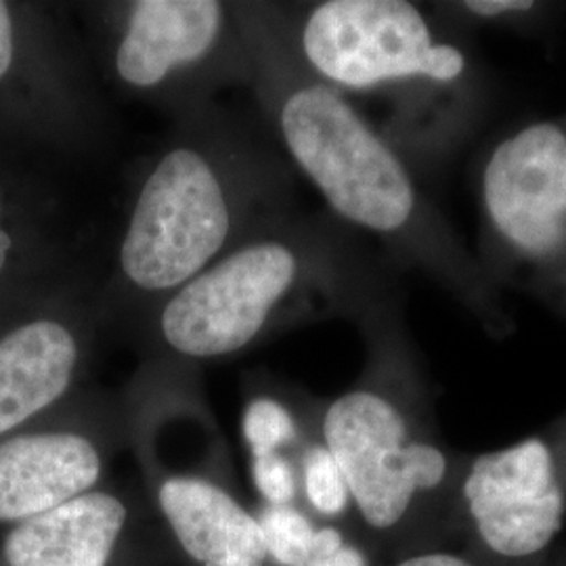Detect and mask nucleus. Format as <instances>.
I'll return each instance as SVG.
<instances>
[{
    "instance_id": "6",
    "label": "nucleus",
    "mask_w": 566,
    "mask_h": 566,
    "mask_svg": "<svg viewBox=\"0 0 566 566\" xmlns=\"http://www.w3.org/2000/svg\"><path fill=\"white\" fill-rule=\"evenodd\" d=\"M479 206L489 277L566 317V116L528 122L489 149Z\"/></svg>"
},
{
    "instance_id": "5",
    "label": "nucleus",
    "mask_w": 566,
    "mask_h": 566,
    "mask_svg": "<svg viewBox=\"0 0 566 566\" xmlns=\"http://www.w3.org/2000/svg\"><path fill=\"white\" fill-rule=\"evenodd\" d=\"M248 158L200 130L164 147L143 177L118 245L128 294L164 303L242 242L259 198Z\"/></svg>"
},
{
    "instance_id": "7",
    "label": "nucleus",
    "mask_w": 566,
    "mask_h": 566,
    "mask_svg": "<svg viewBox=\"0 0 566 566\" xmlns=\"http://www.w3.org/2000/svg\"><path fill=\"white\" fill-rule=\"evenodd\" d=\"M458 504L495 563L546 556L566 526V416L514 446L465 460Z\"/></svg>"
},
{
    "instance_id": "4",
    "label": "nucleus",
    "mask_w": 566,
    "mask_h": 566,
    "mask_svg": "<svg viewBox=\"0 0 566 566\" xmlns=\"http://www.w3.org/2000/svg\"><path fill=\"white\" fill-rule=\"evenodd\" d=\"M364 327L374 355L369 380L327 405L322 437L365 525L392 531L441 497L458 502L465 460L430 424L392 306Z\"/></svg>"
},
{
    "instance_id": "9",
    "label": "nucleus",
    "mask_w": 566,
    "mask_h": 566,
    "mask_svg": "<svg viewBox=\"0 0 566 566\" xmlns=\"http://www.w3.org/2000/svg\"><path fill=\"white\" fill-rule=\"evenodd\" d=\"M102 451L81 432L20 434L0 443V523L28 521L93 491Z\"/></svg>"
},
{
    "instance_id": "18",
    "label": "nucleus",
    "mask_w": 566,
    "mask_h": 566,
    "mask_svg": "<svg viewBox=\"0 0 566 566\" xmlns=\"http://www.w3.org/2000/svg\"><path fill=\"white\" fill-rule=\"evenodd\" d=\"M395 566H491L451 549H422L405 556Z\"/></svg>"
},
{
    "instance_id": "17",
    "label": "nucleus",
    "mask_w": 566,
    "mask_h": 566,
    "mask_svg": "<svg viewBox=\"0 0 566 566\" xmlns=\"http://www.w3.org/2000/svg\"><path fill=\"white\" fill-rule=\"evenodd\" d=\"M252 481L269 506H290L296 495V472L282 453L252 458Z\"/></svg>"
},
{
    "instance_id": "15",
    "label": "nucleus",
    "mask_w": 566,
    "mask_h": 566,
    "mask_svg": "<svg viewBox=\"0 0 566 566\" xmlns=\"http://www.w3.org/2000/svg\"><path fill=\"white\" fill-rule=\"evenodd\" d=\"M303 483L308 504L324 516H338L350 504L343 472L324 443L304 451Z\"/></svg>"
},
{
    "instance_id": "19",
    "label": "nucleus",
    "mask_w": 566,
    "mask_h": 566,
    "mask_svg": "<svg viewBox=\"0 0 566 566\" xmlns=\"http://www.w3.org/2000/svg\"><path fill=\"white\" fill-rule=\"evenodd\" d=\"M15 60V28L11 9L7 2H0V81L9 74Z\"/></svg>"
},
{
    "instance_id": "16",
    "label": "nucleus",
    "mask_w": 566,
    "mask_h": 566,
    "mask_svg": "<svg viewBox=\"0 0 566 566\" xmlns=\"http://www.w3.org/2000/svg\"><path fill=\"white\" fill-rule=\"evenodd\" d=\"M443 7L439 11L447 18L451 15L458 23L479 25H523L547 13L546 2L535 0H462Z\"/></svg>"
},
{
    "instance_id": "14",
    "label": "nucleus",
    "mask_w": 566,
    "mask_h": 566,
    "mask_svg": "<svg viewBox=\"0 0 566 566\" xmlns=\"http://www.w3.org/2000/svg\"><path fill=\"white\" fill-rule=\"evenodd\" d=\"M242 430L252 458L280 453L298 439V424L292 411L271 397H259L245 407Z\"/></svg>"
},
{
    "instance_id": "1",
    "label": "nucleus",
    "mask_w": 566,
    "mask_h": 566,
    "mask_svg": "<svg viewBox=\"0 0 566 566\" xmlns=\"http://www.w3.org/2000/svg\"><path fill=\"white\" fill-rule=\"evenodd\" d=\"M269 105L285 154L343 223L378 238L397 261L424 271L489 336L514 322L489 277L420 189L403 154L340 91L313 78L285 51H271Z\"/></svg>"
},
{
    "instance_id": "10",
    "label": "nucleus",
    "mask_w": 566,
    "mask_h": 566,
    "mask_svg": "<svg viewBox=\"0 0 566 566\" xmlns=\"http://www.w3.org/2000/svg\"><path fill=\"white\" fill-rule=\"evenodd\" d=\"M76 327L34 319L0 338V434L28 422L70 390L81 367Z\"/></svg>"
},
{
    "instance_id": "22",
    "label": "nucleus",
    "mask_w": 566,
    "mask_h": 566,
    "mask_svg": "<svg viewBox=\"0 0 566 566\" xmlns=\"http://www.w3.org/2000/svg\"><path fill=\"white\" fill-rule=\"evenodd\" d=\"M332 556V554H329ZM329 556H313L311 558V563L306 566H332V563H329Z\"/></svg>"
},
{
    "instance_id": "2",
    "label": "nucleus",
    "mask_w": 566,
    "mask_h": 566,
    "mask_svg": "<svg viewBox=\"0 0 566 566\" xmlns=\"http://www.w3.org/2000/svg\"><path fill=\"white\" fill-rule=\"evenodd\" d=\"M285 51L313 78L390 107L385 128L407 163L446 160L483 116V76L439 11L409 0L311 4Z\"/></svg>"
},
{
    "instance_id": "20",
    "label": "nucleus",
    "mask_w": 566,
    "mask_h": 566,
    "mask_svg": "<svg viewBox=\"0 0 566 566\" xmlns=\"http://www.w3.org/2000/svg\"><path fill=\"white\" fill-rule=\"evenodd\" d=\"M329 563H332V566H369L364 552L359 547L348 546V544H344L340 549H336L329 556Z\"/></svg>"
},
{
    "instance_id": "13",
    "label": "nucleus",
    "mask_w": 566,
    "mask_h": 566,
    "mask_svg": "<svg viewBox=\"0 0 566 566\" xmlns=\"http://www.w3.org/2000/svg\"><path fill=\"white\" fill-rule=\"evenodd\" d=\"M266 556L277 565L306 566L313 558L317 528L301 510L269 506L259 518Z\"/></svg>"
},
{
    "instance_id": "21",
    "label": "nucleus",
    "mask_w": 566,
    "mask_h": 566,
    "mask_svg": "<svg viewBox=\"0 0 566 566\" xmlns=\"http://www.w3.org/2000/svg\"><path fill=\"white\" fill-rule=\"evenodd\" d=\"M0 212H2V198H0ZM11 248H13V238L9 235V231L4 227H0V273L7 266Z\"/></svg>"
},
{
    "instance_id": "12",
    "label": "nucleus",
    "mask_w": 566,
    "mask_h": 566,
    "mask_svg": "<svg viewBox=\"0 0 566 566\" xmlns=\"http://www.w3.org/2000/svg\"><path fill=\"white\" fill-rule=\"evenodd\" d=\"M112 493L88 491L23 521L4 542L11 566H107L126 523Z\"/></svg>"
},
{
    "instance_id": "8",
    "label": "nucleus",
    "mask_w": 566,
    "mask_h": 566,
    "mask_svg": "<svg viewBox=\"0 0 566 566\" xmlns=\"http://www.w3.org/2000/svg\"><path fill=\"white\" fill-rule=\"evenodd\" d=\"M231 42L229 7L217 0H139L126 7L114 46V74L142 95L172 93L210 74Z\"/></svg>"
},
{
    "instance_id": "11",
    "label": "nucleus",
    "mask_w": 566,
    "mask_h": 566,
    "mask_svg": "<svg viewBox=\"0 0 566 566\" xmlns=\"http://www.w3.org/2000/svg\"><path fill=\"white\" fill-rule=\"evenodd\" d=\"M182 549L202 566H263L259 518L221 489L198 476H172L158 493Z\"/></svg>"
},
{
    "instance_id": "3",
    "label": "nucleus",
    "mask_w": 566,
    "mask_h": 566,
    "mask_svg": "<svg viewBox=\"0 0 566 566\" xmlns=\"http://www.w3.org/2000/svg\"><path fill=\"white\" fill-rule=\"evenodd\" d=\"M378 277L350 243L322 224L271 219L170 294L163 343L185 359H223L292 325L388 306Z\"/></svg>"
}]
</instances>
